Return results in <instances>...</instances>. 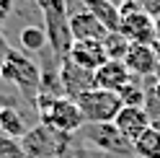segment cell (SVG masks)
I'll use <instances>...</instances> for the list:
<instances>
[{
  "label": "cell",
  "mask_w": 160,
  "mask_h": 158,
  "mask_svg": "<svg viewBox=\"0 0 160 158\" xmlns=\"http://www.w3.org/2000/svg\"><path fill=\"white\" fill-rule=\"evenodd\" d=\"M78 106H80V112L85 117V124H108L124 109L119 93L103 91V88H93V91L83 93L78 98Z\"/></svg>",
  "instance_id": "277c9868"
},
{
  "label": "cell",
  "mask_w": 160,
  "mask_h": 158,
  "mask_svg": "<svg viewBox=\"0 0 160 158\" xmlns=\"http://www.w3.org/2000/svg\"><path fill=\"white\" fill-rule=\"evenodd\" d=\"M152 96H155L158 101H160V78H158V81H155V88H152Z\"/></svg>",
  "instance_id": "cb8c5ba5"
},
{
  "label": "cell",
  "mask_w": 160,
  "mask_h": 158,
  "mask_svg": "<svg viewBox=\"0 0 160 158\" xmlns=\"http://www.w3.org/2000/svg\"><path fill=\"white\" fill-rule=\"evenodd\" d=\"M134 3L142 8V11L147 16H152V18H160V0H134Z\"/></svg>",
  "instance_id": "44dd1931"
},
{
  "label": "cell",
  "mask_w": 160,
  "mask_h": 158,
  "mask_svg": "<svg viewBox=\"0 0 160 158\" xmlns=\"http://www.w3.org/2000/svg\"><path fill=\"white\" fill-rule=\"evenodd\" d=\"M67 57H70L75 65H80L83 70H91V73H96L103 62H108V55H106V49H103V42H98V39L72 42Z\"/></svg>",
  "instance_id": "52a82bcc"
},
{
  "label": "cell",
  "mask_w": 160,
  "mask_h": 158,
  "mask_svg": "<svg viewBox=\"0 0 160 158\" xmlns=\"http://www.w3.org/2000/svg\"><path fill=\"white\" fill-rule=\"evenodd\" d=\"M0 158H28V155H26V148L21 140L0 132Z\"/></svg>",
  "instance_id": "ac0fdd59"
},
{
  "label": "cell",
  "mask_w": 160,
  "mask_h": 158,
  "mask_svg": "<svg viewBox=\"0 0 160 158\" xmlns=\"http://www.w3.org/2000/svg\"><path fill=\"white\" fill-rule=\"evenodd\" d=\"M70 140V135H62V132H54L44 124H36L28 130V135L23 137V148H26V155L28 158H57L59 153L65 150V145Z\"/></svg>",
  "instance_id": "5b68a950"
},
{
  "label": "cell",
  "mask_w": 160,
  "mask_h": 158,
  "mask_svg": "<svg viewBox=\"0 0 160 158\" xmlns=\"http://www.w3.org/2000/svg\"><path fill=\"white\" fill-rule=\"evenodd\" d=\"M59 88H62V96H70L78 101L83 93L96 88V78L91 70H83L70 57H65L62 65H59Z\"/></svg>",
  "instance_id": "8992f818"
},
{
  "label": "cell",
  "mask_w": 160,
  "mask_h": 158,
  "mask_svg": "<svg viewBox=\"0 0 160 158\" xmlns=\"http://www.w3.org/2000/svg\"><path fill=\"white\" fill-rule=\"evenodd\" d=\"M119 98H122L124 106H145L147 93H145L137 83H129L127 88H122V91H119Z\"/></svg>",
  "instance_id": "d6986e66"
},
{
  "label": "cell",
  "mask_w": 160,
  "mask_h": 158,
  "mask_svg": "<svg viewBox=\"0 0 160 158\" xmlns=\"http://www.w3.org/2000/svg\"><path fill=\"white\" fill-rule=\"evenodd\" d=\"M93 78H96V88L114 91V93H119L122 88H127L129 83H132V73H129V67H127L122 60H108V62H103V65L93 73Z\"/></svg>",
  "instance_id": "8fae6325"
},
{
  "label": "cell",
  "mask_w": 160,
  "mask_h": 158,
  "mask_svg": "<svg viewBox=\"0 0 160 158\" xmlns=\"http://www.w3.org/2000/svg\"><path fill=\"white\" fill-rule=\"evenodd\" d=\"M114 127L122 132V137L127 143L134 145L139 137L150 130V119H147L142 106H124V109L119 112V117L114 119Z\"/></svg>",
  "instance_id": "9c48e42d"
},
{
  "label": "cell",
  "mask_w": 160,
  "mask_h": 158,
  "mask_svg": "<svg viewBox=\"0 0 160 158\" xmlns=\"http://www.w3.org/2000/svg\"><path fill=\"white\" fill-rule=\"evenodd\" d=\"M8 13H11V0H0V21L8 18Z\"/></svg>",
  "instance_id": "7402d4cb"
},
{
  "label": "cell",
  "mask_w": 160,
  "mask_h": 158,
  "mask_svg": "<svg viewBox=\"0 0 160 158\" xmlns=\"http://www.w3.org/2000/svg\"><path fill=\"white\" fill-rule=\"evenodd\" d=\"M70 34H72V42H83V39H98V42H103L111 31L93 13H88L83 8V11L70 16Z\"/></svg>",
  "instance_id": "7c38bea8"
},
{
  "label": "cell",
  "mask_w": 160,
  "mask_h": 158,
  "mask_svg": "<svg viewBox=\"0 0 160 158\" xmlns=\"http://www.w3.org/2000/svg\"><path fill=\"white\" fill-rule=\"evenodd\" d=\"M36 112H39V124H44L54 132H62V135L80 132L85 127L83 112H80L78 101L70 96L39 93L36 96Z\"/></svg>",
  "instance_id": "6da1fadb"
},
{
  "label": "cell",
  "mask_w": 160,
  "mask_h": 158,
  "mask_svg": "<svg viewBox=\"0 0 160 158\" xmlns=\"http://www.w3.org/2000/svg\"><path fill=\"white\" fill-rule=\"evenodd\" d=\"M85 11L93 13L98 21H101L108 31H119V24H122V16H119V3L116 0H83Z\"/></svg>",
  "instance_id": "4fadbf2b"
},
{
  "label": "cell",
  "mask_w": 160,
  "mask_h": 158,
  "mask_svg": "<svg viewBox=\"0 0 160 158\" xmlns=\"http://www.w3.org/2000/svg\"><path fill=\"white\" fill-rule=\"evenodd\" d=\"M124 65L129 67V73L137 75V78L155 75L158 67H160L158 49L152 44H132L129 52H127V57H124Z\"/></svg>",
  "instance_id": "30bf717a"
},
{
  "label": "cell",
  "mask_w": 160,
  "mask_h": 158,
  "mask_svg": "<svg viewBox=\"0 0 160 158\" xmlns=\"http://www.w3.org/2000/svg\"><path fill=\"white\" fill-rule=\"evenodd\" d=\"M21 47L28 49V52H39V49H44L47 44V31L39 26H23L21 29Z\"/></svg>",
  "instance_id": "e0dca14e"
},
{
  "label": "cell",
  "mask_w": 160,
  "mask_h": 158,
  "mask_svg": "<svg viewBox=\"0 0 160 158\" xmlns=\"http://www.w3.org/2000/svg\"><path fill=\"white\" fill-rule=\"evenodd\" d=\"M132 148H134V153L139 158H160V130L150 127Z\"/></svg>",
  "instance_id": "9a60e30c"
},
{
  "label": "cell",
  "mask_w": 160,
  "mask_h": 158,
  "mask_svg": "<svg viewBox=\"0 0 160 158\" xmlns=\"http://www.w3.org/2000/svg\"><path fill=\"white\" fill-rule=\"evenodd\" d=\"M129 47H132V42H129L124 34H119V31H111V34L103 39V49H106L108 60H122V62H124Z\"/></svg>",
  "instance_id": "2e32d148"
},
{
  "label": "cell",
  "mask_w": 160,
  "mask_h": 158,
  "mask_svg": "<svg viewBox=\"0 0 160 158\" xmlns=\"http://www.w3.org/2000/svg\"><path fill=\"white\" fill-rule=\"evenodd\" d=\"M155 44L160 47V18H155Z\"/></svg>",
  "instance_id": "603a6c76"
},
{
  "label": "cell",
  "mask_w": 160,
  "mask_h": 158,
  "mask_svg": "<svg viewBox=\"0 0 160 158\" xmlns=\"http://www.w3.org/2000/svg\"><path fill=\"white\" fill-rule=\"evenodd\" d=\"M36 3H39V5H44V3H49V0H36Z\"/></svg>",
  "instance_id": "d4e9b609"
},
{
  "label": "cell",
  "mask_w": 160,
  "mask_h": 158,
  "mask_svg": "<svg viewBox=\"0 0 160 158\" xmlns=\"http://www.w3.org/2000/svg\"><path fill=\"white\" fill-rule=\"evenodd\" d=\"M119 34H124L132 44H152L155 47V18L147 16L134 0H119Z\"/></svg>",
  "instance_id": "3957f363"
},
{
  "label": "cell",
  "mask_w": 160,
  "mask_h": 158,
  "mask_svg": "<svg viewBox=\"0 0 160 158\" xmlns=\"http://www.w3.org/2000/svg\"><path fill=\"white\" fill-rule=\"evenodd\" d=\"M0 78L5 83H11L16 88H21L26 96H39L42 91V73L34 60H28L26 55L16 52V49H8L3 62H0Z\"/></svg>",
  "instance_id": "7a4b0ae2"
},
{
  "label": "cell",
  "mask_w": 160,
  "mask_h": 158,
  "mask_svg": "<svg viewBox=\"0 0 160 158\" xmlns=\"http://www.w3.org/2000/svg\"><path fill=\"white\" fill-rule=\"evenodd\" d=\"M155 49H158V57H160V47H155Z\"/></svg>",
  "instance_id": "484cf974"
},
{
  "label": "cell",
  "mask_w": 160,
  "mask_h": 158,
  "mask_svg": "<svg viewBox=\"0 0 160 158\" xmlns=\"http://www.w3.org/2000/svg\"><path fill=\"white\" fill-rule=\"evenodd\" d=\"M85 137L91 140L96 148H101V150H111V153H127V150H134L132 143H127L122 132L114 127V122L108 124H85Z\"/></svg>",
  "instance_id": "ba28073f"
},
{
  "label": "cell",
  "mask_w": 160,
  "mask_h": 158,
  "mask_svg": "<svg viewBox=\"0 0 160 158\" xmlns=\"http://www.w3.org/2000/svg\"><path fill=\"white\" fill-rule=\"evenodd\" d=\"M0 132L16 140H23L28 135V124L16 106H0Z\"/></svg>",
  "instance_id": "5bb4252c"
},
{
  "label": "cell",
  "mask_w": 160,
  "mask_h": 158,
  "mask_svg": "<svg viewBox=\"0 0 160 158\" xmlns=\"http://www.w3.org/2000/svg\"><path fill=\"white\" fill-rule=\"evenodd\" d=\"M145 114H147V119H150V127H155V130H160V101L152 96V93H147V101H145Z\"/></svg>",
  "instance_id": "ffe728a7"
}]
</instances>
